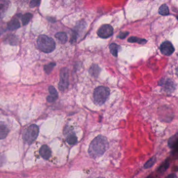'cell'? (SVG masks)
<instances>
[{"label":"cell","instance_id":"obj_1","mask_svg":"<svg viewBox=\"0 0 178 178\" xmlns=\"http://www.w3.org/2000/svg\"><path fill=\"white\" fill-rule=\"evenodd\" d=\"M109 146V142L105 136L101 135L97 136L89 145L88 148L89 156L94 159L101 157L107 150Z\"/></svg>","mask_w":178,"mask_h":178},{"label":"cell","instance_id":"obj_2","mask_svg":"<svg viewBox=\"0 0 178 178\" xmlns=\"http://www.w3.org/2000/svg\"><path fill=\"white\" fill-rule=\"evenodd\" d=\"M38 48L42 52L50 53L55 49V43L52 38L45 34L40 35L37 39Z\"/></svg>","mask_w":178,"mask_h":178},{"label":"cell","instance_id":"obj_3","mask_svg":"<svg viewBox=\"0 0 178 178\" xmlns=\"http://www.w3.org/2000/svg\"><path fill=\"white\" fill-rule=\"evenodd\" d=\"M110 95V89L105 86L96 88L94 92V99L95 104L99 106L103 105Z\"/></svg>","mask_w":178,"mask_h":178},{"label":"cell","instance_id":"obj_4","mask_svg":"<svg viewBox=\"0 0 178 178\" xmlns=\"http://www.w3.org/2000/svg\"><path fill=\"white\" fill-rule=\"evenodd\" d=\"M39 134V128L32 124L27 128L24 134V139L27 144H32L37 139Z\"/></svg>","mask_w":178,"mask_h":178},{"label":"cell","instance_id":"obj_5","mask_svg":"<svg viewBox=\"0 0 178 178\" xmlns=\"http://www.w3.org/2000/svg\"><path fill=\"white\" fill-rule=\"evenodd\" d=\"M68 77V68H62L60 71V80L59 83V88L61 91H64L68 88L69 85Z\"/></svg>","mask_w":178,"mask_h":178},{"label":"cell","instance_id":"obj_6","mask_svg":"<svg viewBox=\"0 0 178 178\" xmlns=\"http://www.w3.org/2000/svg\"><path fill=\"white\" fill-rule=\"evenodd\" d=\"M113 29L112 27L109 25H104L100 27L98 30L97 34L100 38H107L113 34Z\"/></svg>","mask_w":178,"mask_h":178},{"label":"cell","instance_id":"obj_7","mask_svg":"<svg viewBox=\"0 0 178 178\" xmlns=\"http://www.w3.org/2000/svg\"><path fill=\"white\" fill-rule=\"evenodd\" d=\"M160 50L162 54L169 56L172 55L173 53L175 51V48L173 47L172 44L167 41L162 43L160 46Z\"/></svg>","mask_w":178,"mask_h":178},{"label":"cell","instance_id":"obj_8","mask_svg":"<svg viewBox=\"0 0 178 178\" xmlns=\"http://www.w3.org/2000/svg\"><path fill=\"white\" fill-rule=\"evenodd\" d=\"M178 133L175 134V135H173L170 137L168 140V146L170 148L173 149V154L175 155L176 154L177 155V152H178Z\"/></svg>","mask_w":178,"mask_h":178},{"label":"cell","instance_id":"obj_9","mask_svg":"<svg viewBox=\"0 0 178 178\" xmlns=\"http://www.w3.org/2000/svg\"><path fill=\"white\" fill-rule=\"evenodd\" d=\"M11 5V2L8 0H0V19L6 16Z\"/></svg>","mask_w":178,"mask_h":178},{"label":"cell","instance_id":"obj_10","mask_svg":"<svg viewBox=\"0 0 178 178\" xmlns=\"http://www.w3.org/2000/svg\"><path fill=\"white\" fill-rule=\"evenodd\" d=\"M39 154L43 159H48L51 155V151L47 145H44L40 148Z\"/></svg>","mask_w":178,"mask_h":178},{"label":"cell","instance_id":"obj_11","mask_svg":"<svg viewBox=\"0 0 178 178\" xmlns=\"http://www.w3.org/2000/svg\"><path fill=\"white\" fill-rule=\"evenodd\" d=\"M9 133L8 126L3 122H0V139H3L8 136Z\"/></svg>","mask_w":178,"mask_h":178},{"label":"cell","instance_id":"obj_12","mask_svg":"<svg viewBox=\"0 0 178 178\" xmlns=\"http://www.w3.org/2000/svg\"><path fill=\"white\" fill-rule=\"evenodd\" d=\"M21 27L19 21L17 19H13L8 23V28L10 30H14Z\"/></svg>","mask_w":178,"mask_h":178},{"label":"cell","instance_id":"obj_13","mask_svg":"<svg viewBox=\"0 0 178 178\" xmlns=\"http://www.w3.org/2000/svg\"><path fill=\"white\" fill-rule=\"evenodd\" d=\"M55 37L61 43H65L68 40V36L64 32H57L55 34Z\"/></svg>","mask_w":178,"mask_h":178},{"label":"cell","instance_id":"obj_14","mask_svg":"<svg viewBox=\"0 0 178 178\" xmlns=\"http://www.w3.org/2000/svg\"><path fill=\"white\" fill-rule=\"evenodd\" d=\"M169 166H170V161L169 158H167L164 162H163L162 165H161L158 168L157 172L159 173H163L165 172V171L167 170L168 168L169 167Z\"/></svg>","mask_w":178,"mask_h":178},{"label":"cell","instance_id":"obj_15","mask_svg":"<svg viewBox=\"0 0 178 178\" xmlns=\"http://www.w3.org/2000/svg\"><path fill=\"white\" fill-rule=\"evenodd\" d=\"M128 41L129 42H132V43L136 42V43H138L139 44H141V45H144L147 42L146 40L145 39H142V38L135 37H130V38H128Z\"/></svg>","mask_w":178,"mask_h":178},{"label":"cell","instance_id":"obj_16","mask_svg":"<svg viewBox=\"0 0 178 178\" xmlns=\"http://www.w3.org/2000/svg\"><path fill=\"white\" fill-rule=\"evenodd\" d=\"M110 52L112 54V55L115 57L118 56V51L120 48V47L119 45L115 43H112L110 45Z\"/></svg>","mask_w":178,"mask_h":178},{"label":"cell","instance_id":"obj_17","mask_svg":"<svg viewBox=\"0 0 178 178\" xmlns=\"http://www.w3.org/2000/svg\"><path fill=\"white\" fill-rule=\"evenodd\" d=\"M32 17V15L29 13H27L23 15L21 17L23 25H26L27 24H28Z\"/></svg>","mask_w":178,"mask_h":178},{"label":"cell","instance_id":"obj_18","mask_svg":"<svg viewBox=\"0 0 178 178\" xmlns=\"http://www.w3.org/2000/svg\"><path fill=\"white\" fill-rule=\"evenodd\" d=\"M66 141L70 145H74L77 143V137L74 134H71L68 136Z\"/></svg>","mask_w":178,"mask_h":178},{"label":"cell","instance_id":"obj_19","mask_svg":"<svg viewBox=\"0 0 178 178\" xmlns=\"http://www.w3.org/2000/svg\"><path fill=\"white\" fill-rule=\"evenodd\" d=\"M156 160H157L156 157L155 156L152 157L144 164V167L145 169H148V168L152 167L154 165L155 162H156Z\"/></svg>","mask_w":178,"mask_h":178},{"label":"cell","instance_id":"obj_20","mask_svg":"<svg viewBox=\"0 0 178 178\" xmlns=\"http://www.w3.org/2000/svg\"><path fill=\"white\" fill-rule=\"evenodd\" d=\"M159 13L162 15H167L169 13V8L166 4H163L160 7L159 9Z\"/></svg>","mask_w":178,"mask_h":178},{"label":"cell","instance_id":"obj_21","mask_svg":"<svg viewBox=\"0 0 178 178\" xmlns=\"http://www.w3.org/2000/svg\"><path fill=\"white\" fill-rule=\"evenodd\" d=\"M55 65H56L55 63H53V62L50 63L46 65L44 67V70H45V72L48 74H49L51 72V71H52L53 68H54Z\"/></svg>","mask_w":178,"mask_h":178},{"label":"cell","instance_id":"obj_22","mask_svg":"<svg viewBox=\"0 0 178 178\" xmlns=\"http://www.w3.org/2000/svg\"><path fill=\"white\" fill-rule=\"evenodd\" d=\"M99 68L96 65H94L92 66V68L90 69V73L92 75L97 76L99 73Z\"/></svg>","mask_w":178,"mask_h":178},{"label":"cell","instance_id":"obj_23","mask_svg":"<svg viewBox=\"0 0 178 178\" xmlns=\"http://www.w3.org/2000/svg\"><path fill=\"white\" fill-rule=\"evenodd\" d=\"M49 92L50 93V96L55 97V98H58V93L57 92V89H55V87L53 86H50L49 87Z\"/></svg>","mask_w":178,"mask_h":178},{"label":"cell","instance_id":"obj_24","mask_svg":"<svg viewBox=\"0 0 178 178\" xmlns=\"http://www.w3.org/2000/svg\"><path fill=\"white\" fill-rule=\"evenodd\" d=\"M40 3V1L38 0H32L30 2L29 6L30 8H34L36 7L37 6H39Z\"/></svg>","mask_w":178,"mask_h":178},{"label":"cell","instance_id":"obj_25","mask_svg":"<svg viewBox=\"0 0 178 178\" xmlns=\"http://www.w3.org/2000/svg\"><path fill=\"white\" fill-rule=\"evenodd\" d=\"M128 34V32H121L120 34L118 35L117 37L120 39H124Z\"/></svg>","mask_w":178,"mask_h":178},{"label":"cell","instance_id":"obj_26","mask_svg":"<svg viewBox=\"0 0 178 178\" xmlns=\"http://www.w3.org/2000/svg\"><path fill=\"white\" fill-rule=\"evenodd\" d=\"M47 100L49 102H55V100H57V98H55V97H52V96L49 95L47 98Z\"/></svg>","mask_w":178,"mask_h":178},{"label":"cell","instance_id":"obj_27","mask_svg":"<svg viewBox=\"0 0 178 178\" xmlns=\"http://www.w3.org/2000/svg\"><path fill=\"white\" fill-rule=\"evenodd\" d=\"M166 178H178L177 176L175 175V173H171L169 175H168L167 177H166Z\"/></svg>","mask_w":178,"mask_h":178},{"label":"cell","instance_id":"obj_28","mask_svg":"<svg viewBox=\"0 0 178 178\" xmlns=\"http://www.w3.org/2000/svg\"><path fill=\"white\" fill-rule=\"evenodd\" d=\"M3 32V29H1L0 28V36L2 34Z\"/></svg>","mask_w":178,"mask_h":178},{"label":"cell","instance_id":"obj_29","mask_svg":"<svg viewBox=\"0 0 178 178\" xmlns=\"http://www.w3.org/2000/svg\"><path fill=\"white\" fill-rule=\"evenodd\" d=\"M147 178H155V177H154L153 176H152V175H150V176H148V177Z\"/></svg>","mask_w":178,"mask_h":178},{"label":"cell","instance_id":"obj_30","mask_svg":"<svg viewBox=\"0 0 178 178\" xmlns=\"http://www.w3.org/2000/svg\"><path fill=\"white\" fill-rule=\"evenodd\" d=\"M97 178H102V177H98Z\"/></svg>","mask_w":178,"mask_h":178}]
</instances>
